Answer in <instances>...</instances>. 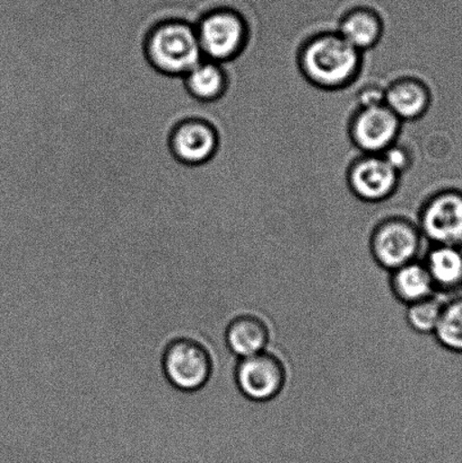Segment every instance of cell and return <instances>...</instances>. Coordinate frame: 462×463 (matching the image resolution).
Instances as JSON below:
<instances>
[{
  "mask_svg": "<svg viewBox=\"0 0 462 463\" xmlns=\"http://www.w3.org/2000/svg\"><path fill=\"white\" fill-rule=\"evenodd\" d=\"M422 239L419 226L409 220L392 217L373 230L370 239L371 254L382 269L391 272L418 260Z\"/></svg>",
  "mask_w": 462,
  "mask_h": 463,
  "instance_id": "cell-5",
  "label": "cell"
},
{
  "mask_svg": "<svg viewBox=\"0 0 462 463\" xmlns=\"http://www.w3.org/2000/svg\"><path fill=\"white\" fill-rule=\"evenodd\" d=\"M386 99V90L379 88V86L370 85L368 88L361 90L357 102L360 108H370L382 106Z\"/></svg>",
  "mask_w": 462,
  "mask_h": 463,
  "instance_id": "cell-20",
  "label": "cell"
},
{
  "mask_svg": "<svg viewBox=\"0 0 462 463\" xmlns=\"http://www.w3.org/2000/svg\"><path fill=\"white\" fill-rule=\"evenodd\" d=\"M219 134L203 120H185L171 136V149L180 162L188 165H205L219 149Z\"/></svg>",
  "mask_w": 462,
  "mask_h": 463,
  "instance_id": "cell-10",
  "label": "cell"
},
{
  "mask_svg": "<svg viewBox=\"0 0 462 463\" xmlns=\"http://www.w3.org/2000/svg\"><path fill=\"white\" fill-rule=\"evenodd\" d=\"M234 381L242 396L253 402H269L280 396L288 370L280 357L267 351L239 360Z\"/></svg>",
  "mask_w": 462,
  "mask_h": 463,
  "instance_id": "cell-6",
  "label": "cell"
},
{
  "mask_svg": "<svg viewBox=\"0 0 462 463\" xmlns=\"http://www.w3.org/2000/svg\"><path fill=\"white\" fill-rule=\"evenodd\" d=\"M401 122L386 104L360 108L351 121L350 135L362 152L380 156L396 144Z\"/></svg>",
  "mask_w": 462,
  "mask_h": 463,
  "instance_id": "cell-8",
  "label": "cell"
},
{
  "mask_svg": "<svg viewBox=\"0 0 462 463\" xmlns=\"http://www.w3.org/2000/svg\"><path fill=\"white\" fill-rule=\"evenodd\" d=\"M203 57L229 63L241 57L249 41L246 18L237 9L219 7L208 12L196 25Z\"/></svg>",
  "mask_w": 462,
  "mask_h": 463,
  "instance_id": "cell-4",
  "label": "cell"
},
{
  "mask_svg": "<svg viewBox=\"0 0 462 463\" xmlns=\"http://www.w3.org/2000/svg\"><path fill=\"white\" fill-rule=\"evenodd\" d=\"M419 228L432 245L462 247V193L445 190L429 199L420 212Z\"/></svg>",
  "mask_w": 462,
  "mask_h": 463,
  "instance_id": "cell-7",
  "label": "cell"
},
{
  "mask_svg": "<svg viewBox=\"0 0 462 463\" xmlns=\"http://www.w3.org/2000/svg\"><path fill=\"white\" fill-rule=\"evenodd\" d=\"M337 33L362 52L379 43L383 33V23L373 9L357 7L342 18Z\"/></svg>",
  "mask_w": 462,
  "mask_h": 463,
  "instance_id": "cell-15",
  "label": "cell"
},
{
  "mask_svg": "<svg viewBox=\"0 0 462 463\" xmlns=\"http://www.w3.org/2000/svg\"><path fill=\"white\" fill-rule=\"evenodd\" d=\"M384 104L401 121L416 120L423 117L431 104V93L428 86L416 79L393 81L386 90Z\"/></svg>",
  "mask_w": 462,
  "mask_h": 463,
  "instance_id": "cell-13",
  "label": "cell"
},
{
  "mask_svg": "<svg viewBox=\"0 0 462 463\" xmlns=\"http://www.w3.org/2000/svg\"><path fill=\"white\" fill-rule=\"evenodd\" d=\"M391 289L393 297L406 307L438 294L427 266L419 260L391 271Z\"/></svg>",
  "mask_w": 462,
  "mask_h": 463,
  "instance_id": "cell-14",
  "label": "cell"
},
{
  "mask_svg": "<svg viewBox=\"0 0 462 463\" xmlns=\"http://www.w3.org/2000/svg\"><path fill=\"white\" fill-rule=\"evenodd\" d=\"M161 365L172 388L185 393L205 388L214 373V360L206 345L188 335L172 339L166 345Z\"/></svg>",
  "mask_w": 462,
  "mask_h": 463,
  "instance_id": "cell-3",
  "label": "cell"
},
{
  "mask_svg": "<svg viewBox=\"0 0 462 463\" xmlns=\"http://www.w3.org/2000/svg\"><path fill=\"white\" fill-rule=\"evenodd\" d=\"M146 53L157 71L170 76L187 75L205 59L196 26L181 21H167L154 27L148 35Z\"/></svg>",
  "mask_w": 462,
  "mask_h": 463,
  "instance_id": "cell-2",
  "label": "cell"
},
{
  "mask_svg": "<svg viewBox=\"0 0 462 463\" xmlns=\"http://www.w3.org/2000/svg\"><path fill=\"white\" fill-rule=\"evenodd\" d=\"M189 93L202 102H215L228 90V75L221 63L203 59L184 75Z\"/></svg>",
  "mask_w": 462,
  "mask_h": 463,
  "instance_id": "cell-16",
  "label": "cell"
},
{
  "mask_svg": "<svg viewBox=\"0 0 462 463\" xmlns=\"http://www.w3.org/2000/svg\"><path fill=\"white\" fill-rule=\"evenodd\" d=\"M361 53L337 32H325L311 38L302 48L301 71L320 89H343L359 74Z\"/></svg>",
  "mask_w": 462,
  "mask_h": 463,
  "instance_id": "cell-1",
  "label": "cell"
},
{
  "mask_svg": "<svg viewBox=\"0 0 462 463\" xmlns=\"http://www.w3.org/2000/svg\"><path fill=\"white\" fill-rule=\"evenodd\" d=\"M445 299L438 297L422 299L407 306L406 322L410 328L420 335H433L440 320Z\"/></svg>",
  "mask_w": 462,
  "mask_h": 463,
  "instance_id": "cell-18",
  "label": "cell"
},
{
  "mask_svg": "<svg viewBox=\"0 0 462 463\" xmlns=\"http://www.w3.org/2000/svg\"><path fill=\"white\" fill-rule=\"evenodd\" d=\"M271 338L264 317L244 313L233 317L225 329V344L239 360L267 351Z\"/></svg>",
  "mask_w": 462,
  "mask_h": 463,
  "instance_id": "cell-11",
  "label": "cell"
},
{
  "mask_svg": "<svg viewBox=\"0 0 462 463\" xmlns=\"http://www.w3.org/2000/svg\"><path fill=\"white\" fill-rule=\"evenodd\" d=\"M423 262L438 294L449 295L462 289V247L432 245Z\"/></svg>",
  "mask_w": 462,
  "mask_h": 463,
  "instance_id": "cell-12",
  "label": "cell"
},
{
  "mask_svg": "<svg viewBox=\"0 0 462 463\" xmlns=\"http://www.w3.org/2000/svg\"><path fill=\"white\" fill-rule=\"evenodd\" d=\"M433 335L446 351L462 355V295L445 302Z\"/></svg>",
  "mask_w": 462,
  "mask_h": 463,
  "instance_id": "cell-17",
  "label": "cell"
},
{
  "mask_svg": "<svg viewBox=\"0 0 462 463\" xmlns=\"http://www.w3.org/2000/svg\"><path fill=\"white\" fill-rule=\"evenodd\" d=\"M382 156L397 174L401 175L402 172L409 169L410 165V154L404 147L393 144L392 146L386 149Z\"/></svg>",
  "mask_w": 462,
  "mask_h": 463,
  "instance_id": "cell-19",
  "label": "cell"
},
{
  "mask_svg": "<svg viewBox=\"0 0 462 463\" xmlns=\"http://www.w3.org/2000/svg\"><path fill=\"white\" fill-rule=\"evenodd\" d=\"M397 174L382 154L356 160L347 172L348 185L356 198L366 203H379L391 196L400 184Z\"/></svg>",
  "mask_w": 462,
  "mask_h": 463,
  "instance_id": "cell-9",
  "label": "cell"
}]
</instances>
